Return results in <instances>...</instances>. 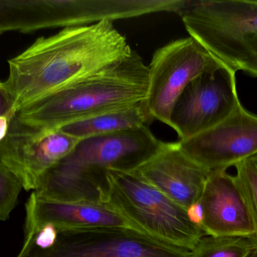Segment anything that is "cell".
I'll return each instance as SVG.
<instances>
[{
  "instance_id": "6da1fadb",
  "label": "cell",
  "mask_w": 257,
  "mask_h": 257,
  "mask_svg": "<svg viewBox=\"0 0 257 257\" xmlns=\"http://www.w3.org/2000/svg\"><path fill=\"white\" fill-rule=\"evenodd\" d=\"M133 51L112 21L67 27L39 38L9 60L4 82L17 113L42 97L126 58Z\"/></svg>"
},
{
  "instance_id": "7a4b0ae2",
  "label": "cell",
  "mask_w": 257,
  "mask_h": 257,
  "mask_svg": "<svg viewBox=\"0 0 257 257\" xmlns=\"http://www.w3.org/2000/svg\"><path fill=\"white\" fill-rule=\"evenodd\" d=\"M163 142L148 125L81 140L69 155L39 177L34 193L55 202L107 204L108 170H136L158 152Z\"/></svg>"
},
{
  "instance_id": "3957f363",
  "label": "cell",
  "mask_w": 257,
  "mask_h": 257,
  "mask_svg": "<svg viewBox=\"0 0 257 257\" xmlns=\"http://www.w3.org/2000/svg\"><path fill=\"white\" fill-rule=\"evenodd\" d=\"M148 66L133 51L128 57L17 112L18 120L46 130L120 110L145 100Z\"/></svg>"
},
{
  "instance_id": "277c9868",
  "label": "cell",
  "mask_w": 257,
  "mask_h": 257,
  "mask_svg": "<svg viewBox=\"0 0 257 257\" xmlns=\"http://www.w3.org/2000/svg\"><path fill=\"white\" fill-rule=\"evenodd\" d=\"M178 14L190 37L216 58L257 78V1L187 0Z\"/></svg>"
},
{
  "instance_id": "5b68a950",
  "label": "cell",
  "mask_w": 257,
  "mask_h": 257,
  "mask_svg": "<svg viewBox=\"0 0 257 257\" xmlns=\"http://www.w3.org/2000/svg\"><path fill=\"white\" fill-rule=\"evenodd\" d=\"M108 205L152 238L192 251L205 232L188 211L148 184L136 172L108 170Z\"/></svg>"
},
{
  "instance_id": "8992f818",
  "label": "cell",
  "mask_w": 257,
  "mask_h": 257,
  "mask_svg": "<svg viewBox=\"0 0 257 257\" xmlns=\"http://www.w3.org/2000/svg\"><path fill=\"white\" fill-rule=\"evenodd\" d=\"M18 257H192V252L128 229L45 226L26 235Z\"/></svg>"
},
{
  "instance_id": "52a82bcc",
  "label": "cell",
  "mask_w": 257,
  "mask_h": 257,
  "mask_svg": "<svg viewBox=\"0 0 257 257\" xmlns=\"http://www.w3.org/2000/svg\"><path fill=\"white\" fill-rule=\"evenodd\" d=\"M223 65L190 36L172 41L157 49L148 65L145 100L153 119L170 126L174 107L189 83Z\"/></svg>"
},
{
  "instance_id": "ba28073f",
  "label": "cell",
  "mask_w": 257,
  "mask_h": 257,
  "mask_svg": "<svg viewBox=\"0 0 257 257\" xmlns=\"http://www.w3.org/2000/svg\"><path fill=\"white\" fill-rule=\"evenodd\" d=\"M236 72L223 65L189 83L172 110L170 127L185 141L229 117L241 104Z\"/></svg>"
},
{
  "instance_id": "9c48e42d",
  "label": "cell",
  "mask_w": 257,
  "mask_h": 257,
  "mask_svg": "<svg viewBox=\"0 0 257 257\" xmlns=\"http://www.w3.org/2000/svg\"><path fill=\"white\" fill-rule=\"evenodd\" d=\"M81 140L60 129L27 125L14 116L0 142V160L18 177L27 191L34 190L39 177L66 158Z\"/></svg>"
},
{
  "instance_id": "30bf717a",
  "label": "cell",
  "mask_w": 257,
  "mask_h": 257,
  "mask_svg": "<svg viewBox=\"0 0 257 257\" xmlns=\"http://www.w3.org/2000/svg\"><path fill=\"white\" fill-rule=\"evenodd\" d=\"M178 142L190 158L210 172L227 170L257 155V115L240 104L218 125Z\"/></svg>"
},
{
  "instance_id": "8fae6325",
  "label": "cell",
  "mask_w": 257,
  "mask_h": 257,
  "mask_svg": "<svg viewBox=\"0 0 257 257\" xmlns=\"http://www.w3.org/2000/svg\"><path fill=\"white\" fill-rule=\"evenodd\" d=\"M134 172L187 211L199 204L211 173L190 158L178 142H163L158 152Z\"/></svg>"
},
{
  "instance_id": "7c38bea8",
  "label": "cell",
  "mask_w": 257,
  "mask_h": 257,
  "mask_svg": "<svg viewBox=\"0 0 257 257\" xmlns=\"http://www.w3.org/2000/svg\"><path fill=\"white\" fill-rule=\"evenodd\" d=\"M205 235L253 236L255 228L248 205L235 176L211 172L199 202Z\"/></svg>"
},
{
  "instance_id": "4fadbf2b",
  "label": "cell",
  "mask_w": 257,
  "mask_h": 257,
  "mask_svg": "<svg viewBox=\"0 0 257 257\" xmlns=\"http://www.w3.org/2000/svg\"><path fill=\"white\" fill-rule=\"evenodd\" d=\"M26 211L25 232L52 226L57 230L114 228L148 235L108 204L55 202L33 193L26 204Z\"/></svg>"
},
{
  "instance_id": "5bb4252c",
  "label": "cell",
  "mask_w": 257,
  "mask_h": 257,
  "mask_svg": "<svg viewBox=\"0 0 257 257\" xmlns=\"http://www.w3.org/2000/svg\"><path fill=\"white\" fill-rule=\"evenodd\" d=\"M154 121L144 100L120 110L69 124L60 130L78 140H84L145 125L149 126Z\"/></svg>"
},
{
  "instance_id": "9a60e30c",
  "label": "cell",
  "mask_w": 257,
  "mask_h": 257,
  "mask_svg": "<svg viewBox=\"0 0 257 257\" xmlns=\"http://www.w3.org/2000/svg\"><path fill=\"white\" fill-rule=\"evenodd\" d=\"M55 27L56 0H0V35Z\"/></svg>"
},
{
  "instance_id": "2e32d148",
  "label": "cell",
  "mask_w": 257,
  "mask_h": 257,
  "mask_svg": "<svg viewBox=\"0 0 257 257\" xmlns=\"http://www.w3.org/2000/svg\"><path fill=\"white\" fill-rule=\"evenodd\" d=\"M191 252L192 257H253L257 252V247L253 235H205Z\"/></svg>"
},
{
  "instance_id": "e0dca14e",
  "label": "cell",
  "mask_w": 257,
  "mask_h": 257,
  "mask_svg": "<svg viewBox=\"0 0 257 257\" xmlns=\"http://www.w3.org/2000/svg\"><path fill=\"white\" fill-rule=\"evenodd\" d=\"M237 181L248 205L255 228L253 235L257 247V164L251 158L235 166Z\"/></svg>"
},
{
  "instance_id": "ac0fdd59",
  "label": "cell",
  "mask_w": 257,
  "mask_h": 257,
  "mask_svg": "<svg viewBox=\"0 0 257 257\" xmlns=\"http://www.w3.org/2000/svg\"><path fill=\"white\" fill-rule=\"evenodd\" d=\"M23 188L18 177L0 160V220L9 218Z\"/></svg>"
},
{
  "instance_id": "d6986e66",
  "label": "cell",
  "mask_w": 257,
  "mask_h": 257,
  "mask_svg": "<svg viewBox=\"0 0 257 257\" xmlns=\"http://www.w3.org/2000/svg\"><path fill=\"white\" fill-rule=\"evenodd\" d=\"M15 114L13 98L5 82L0 81V116H8L12 119Z\"/></svg>"
},
{
  "instance_id": "ffe728a7",
  "label": "cell",
  "mask_w": 257,
  "mask_h": 257,
  "mask_svg": "<svg viewBox=\"0 0 257 257\" xmlns=\"http://www.w3.org/2000/svg\"><path fill=\"white\" fill-rule=\"evenodd\" d=\"M11 119L8 116H0V142L7 135Z\"/></svg>"
},
{
  "instance_id": "44dd1931",
  "label": "cell",
  "mask_w": 257,
  "mask_h": 257,
  "mask_svg": "<svg viewBox=\"0 0 257 257\" xmlns=\"http://www.w3.org/2000/svg\"><path fill=\"white\" fill-rule=\"evenodd\" d=\"M251 159H253V161H254L255 162H256L257 164V155H256V156H254V157H253V158H251Z\"/></svg>"
},
{
  "instance_id": "7402d4cb",
  "label": "cell",
  "mask_w": 257,
  "mask_h": 257,
  "mask_svg": "<svg viewBox=\"0 0 257 257\" xmlns=\"http://www.w3.org/2000/svg\"><path fill=\"white\" fill-rule=\"evenodd\" d=\"M253 257H257V252L256 253V254H255L254 256H253Z\"/></svg>"
}]
</instances>
